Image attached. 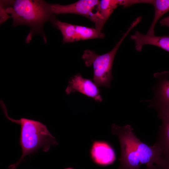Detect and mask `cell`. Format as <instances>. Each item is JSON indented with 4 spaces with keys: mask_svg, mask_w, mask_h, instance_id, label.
Masks as SVG:
<instances>
[{
    "mask_svg": "<svg viewBox=\"0 0 169 169\" xmlns=\"http://www.w3.org/2000/svg\"><path fill=\"white\" fill-rule=\"evenodd\" d=\"M124 0H101L97 6V11L89 18L93 22L95 28L101 31L114 10L119 6L124 5Z\"/></svg>",
    "mask_w": 169,
    "mask_h": 169,
    "instance_id": "ba28073f",
    "label": "cell"
},
{
    "mask_svg": "<svg viewBox=\"0 0 169 169\" xmlns=\"http://www.w3.org/2000/svg\"><path fill=\"white\" fill-rule=\"evenodd\" d=\"M17 166L14 164L11 165L9 166V169H16Z\"/></svg>",
    "mask_w": 169,
    "mask_h": 169,
    "instance_id": "ac0fdd59",
    "label": "cell"
},
{
    "mask_svg": "<svg viewBox=\"0 0 169 169\" xmlns=\"http://www.w3.org/2000/svg\"><path fill=\"white\" fill-rule=\"evenodd\" d=\"M100 0H80L70 4L61 5L50 4L51 11L53 14H74L88 18L96 9Z\"/></svg>",
    "mask_w": 169,
    "mask_h": 169,
    "instance_id": "52a82bcc",
    "label": "cell"
},
{
    "mask_svg": "<svg viewBox=\"0 0 169 169\" xmlns=\"http://www.w3.org/2000/svg\"><path fill=\"white\" fill-rule=\"evenodd\" d=\"M90 79L83 78L79 73L71 77L65 89L67 95L78 92L88 97L93 99L97 102L103 100L99 87Z\"/></svg>",
    "mask_w": 169,
    "mask_h": 169,
    "instance_id": "8992f818",
    "label": "cell"
},
{
    "mask_svg": "<svg viewBox=\"0 0 169 169\" xmlns=\"http://www.w3.org/2000/svg\"><path fill=\"white\" fill-rule=\"evenodd\" d=\"M139 23V20L135 19L114 48L108 53L99 55L89 49L84 51L82 58L86 66H92L93 76L92 80L99 87H110L113 79L112 66L116 53L125 38Z\"/></svg>",
    "mask_w": 169,
    "mask_h": 169,
    "instance_id": "277c9868",
    "label": "cell"
},
{
    "mask_svg": "<svg viewBox=\"0 0 169 169\" xmlns=\"http://www.w3.org/2000/svg\"><path fill=\"white\" fill-rule=\"evenodd\" d=\"M145 169H159L157 166H155V165H154L148 167Z\"/></svg>",
    "mask_w": 169,
    "mask_h": 169,
    "instance_id": "e0dca14e",
    "label": "cell"
},
{
    "mask_svg": "<svg viewBox=\"0 0 169 169\" xmlns=\"http://www.w3.org/2000/svg\"><path fill=\"white\" fill-rule=\"evenodd\" d=\"M160 119L162 123L159 127L155 143L160 148L163 157L169 159V116Z\"/></svg>",
    "mask_w": 169,
    "mask_h": 169,
    "instance_id": "8fae6325",
    "label": "cell"
},
{
    "mask_svg": "<svg viewBox=\"0 0 169 169\" xmlns=\"http://www.w3.org/2000/svg\"><path fill=\"white\" fill-rule=\"evenodd\" d=\"M0 105L6 117L21 126L19 143L22 156L17 162L19 164L24 157L42 148L43 151H48L51 146L58 144L55 138L49 131L46 125L41 122L25 118L15 120L9 117L4 102Z\"/></svg>",
    "mask_w": 169,
    "mask_h": 169,
    "instance_id": "3957f363",
    "label": "cell"
},
{
    "mask_svg": "<svg viewBox=\"0 0 169 169\" xmlns=\"http://www.w3.org/2000/svg\"><path fill=\"white\" fill-rule=\"evenodd\" d=\"M130 38L134 41L135 49L138 52H141L144 45H150L159 47L169 52V35H150L136 31L134 34L131 36Z\"/></svg>",
    "mask_w": 169,
    "mask_h": 169,
    "instance_id": "30bf717a",
    "label": "cell"
},
{
    "mask_svg": "<svg viewBox=\"0 0 169 169\" xmlns=\"http://www.w3.org/2000/svg\"><path fill=\"white\" fill-rule=\"evenodd\" d=\"M156 166L159 169H169V159L163 158L160 163Z\"/></svg>",
    "mask_w": 169,
    "mask_h": 169,
    "instance_id": "9a60e30c",
    "label": "cell"
},
{
    "mask_svg": "<svg viewBox=\"0 0 169 169\" xmlns=\"http://www.w3.org/2000/svg\"><path fill=\"white\" fill-rule=\"evenodd\" d=\"M111 131L116 135L120 147L118 169H140L145 164L147 167L158 165L163 158L159 146L155 143L149 146L141 141L135 135L131 125H111Z\"/></svg>",
    "mask_w": 169,
    "mask_h": 169,
    "instance_id": "6da1fadb",
    "label": "cell"
},
{
    "mask_svg": "<svg viewBox=\"0 0 169 169\" xmlns=\"http://www.w3.org/2000/svg\"><path fill=\"white\" fill-rule=\"evenodd\" d=\"M160 23L161 26H166L169 27V16L161 19Z\"/></svg>",
    "mask_w": 169,
    "mask_h": 169,
    "instance_id": "2e32d148",
    "label": "cell"
},
{
    "mask_svg": "<svg viewBox=\"0 0 169 169\" xmlns=\"http://www.w3.org/2000/svg\"><path fill=\"white\" fill-rule=\"evenodd\" d=\"M90 155L96 164L107 166L112 164L116 159L115 151L108 143L103 141H95L92 146Z\"/></svg>",
    "mask_w": 169,
    "mask_h": 169,
    "instance_id": "9c48e42d",
    "label": "cell"
},
{
    "mask_svg": "<svg viewBox=\"0 0 169 169\" xmlns=\"http://www.w3.org/2000/svg\"><path fill=\"white\" fill-rule=\"evenodd\" d=\"M76 41L95 38H103L105 34L95 28L75 25Z\"/></svg>",
    "mask_w": 169,
    "mask_h": 169,
    "instance_id": "4fadbf2b",
    "label": "cell"
},
{
    "mask_svg": "<svg viewBox=\"0 0 169 169\" xmlns=\"http://www.w3.org/2000/svg\"><path fill=\"white\" fill-rule=\"evenodd\" d=\"M149 4L152 5L155 9L154 16L147 34L155 35V28L161 18L169 11V0H149Z\"/></svg>",
    "mask_w": 169,
    "mask_h": 169,
    "instance_id": "7c38bea8",
    "label": "cell"
},
{
    "mask_svg": "<svg viewBox=\"0 0 169 169\" xmlns=\"http://www.w3.org/2000/svg\"><path fill=\"white\" fill-rule=\"evenodd\" d=\"M169 72L164 71L155 74L158 79L155 90V99L150 106L155 109L158 113V117L169 116Z\"/></svg>",
    "mask_w": 169,
    "mask_h": 169,
    "instance_id": "5b68a950",
    "label": "cell"
},
{
    "mask_svg": "<svg viewBox=\"0 0 169 169\" xmlns=\"http://www.w3.org/2000/svg\"><path fill=\"white\" fill-rule=\"evenodd\" d=\"M0 6L6 13L11 15L13 25H26L30 27L28 36L29 41L34 33L43 35L44 23L54 18L51 11L50 4L41 0L1 1Z\"/></svg>",
    "mask_w": 169,
    "mask_h": 169,
    "instance_id": "7a4b0ae2",
    "label": "cell"
},
{
    "mask_svg": "<svg viewBox=\"0 0 169 169\" xmlns=\"http://www.w3.org/2000/svg\"><path fill=\"white\" fill-rule=\"evenodd\" d=\"M51 22L60 30L63 36V43L76 42L75 25L62 22L55 18Z\"/></svg>",
    "mask_w": 169,
    "mask_h": 169,
    "instance_id": "5bb4252c",
    "label": "cell"
},
{
    "mask_svg": "<svg viewBox=\"0 0 169 169\" xmlns=\"http://www.w3.org/2000/svg\"><path fill=\"white\" fill-rule=\"evenodd\" d=\"M65 169H74L73 168H72L69 167V168H65Z\"/></svg>",
    "mask_w": 169,
    "mask_h": 169,
    "instance_id": "d6986e66",
    "label": "cell"
}]
</instances>
